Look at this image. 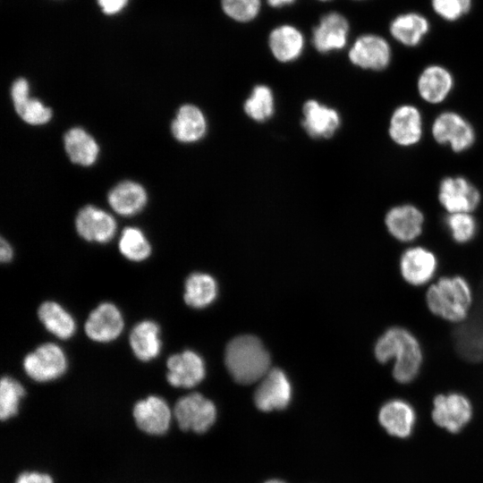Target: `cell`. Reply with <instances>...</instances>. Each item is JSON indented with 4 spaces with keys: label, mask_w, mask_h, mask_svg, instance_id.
Wrapping results in <instances>:
<instances>
[{
    "label": "cell",
    "mask_w": 483,
    "mask_h": 483,
    "mask_svg": "<svg viewBox=\"0 0 483 483\" xmlns=\"http://www.w3.org/2000/svg\"><path fill=\"white\" fill-rule=\"evenodd\" d=\"M432 135L440 144L449 145L454 152L470 148L475 140L472 126L455 112L440 114L432 124Z\"/></svg>",
    "instance_id": "6"
},
{
    "label": "cell",
    "mask_w": 483,
    "mask_h": 483,
    "mask_svg": "<svg viewBox=\"0 0 483 483\" xmlns=\"http://www.w3.org/2000/svg\"><path fill=\"white\" fill-rule=\"evenodd\" d=\"M417 86L422 99L431 104H438L450 94L453 79L445 67L429 65L420 73Z\"/></svg>",
    "instance_id": "23"
},
{
    "label": "cell",
    "mask_w": 483,
    "mask_h": 483,
    "mask_svg": "<svg viewBox=\"0 0 483 483\" xmlns=\"http://www.w3.org/2000/svg\"><path fill=\"white\" fill-rule=\"evenodd\" d=\"M292 399V386L286 375L279 369H270L254 394V402L262 411L286 408Z\"/></svg>",
    "instance_id": "10"
},
{
    "label": "cell",
    "mask_w": 483,
    "mask_h": 483,
    "mask_svg": "<svg viewBox=\"0 0 483 483\" xmlns=\"http://www.w3.org/2000/svg\"><path fill=\"white\" fill-rule=\"evenodd\" d=\"M225 361L233 379L243 385L254 383L270 370V357L261 342L252 335L233 339L225 349Z\"/></svg>",
    "instance_id": "2"
},
{
    "label": "cell",
    "mask_w": 483,
    "mask_h": 483,
    "mask_svg": "<svg viewBox=\"0 0 483 483\" xmlns=\"http://www.w3.org/2000/svg\"><path fill=\"white\" fill-rule=\"evenodd\" d=\"M302 111V125L312 138H330L340 125L338 113L316 100L307 101Z\"/></svg>",
    "instance_id": "21"
},
{
    "label": "cell",
    "mask_w": 483,
    "mask_h": 483,
    "mask_svg": "<svg viewBox=\"0 0 483 483\" xmlns=\"http://www.w3.org/2000/svg\"><path fill=\"white\" fill-rule=\"evenodd\" d=\"M25 395L22 385L10 376H3L0 383V418L7 420L18 411L21 399Z\"/></svg>",
    "instance_id": "32"
},
{
    "label": "cell",
    "mask_w": 483,
    "mask_h": 483,
    "mask_svg": "<svg viewBox=\"0 0 483 483\" xmlns=\"http://www.w3.org/2000/svg\"><path fill=\"white\" fill-rule=\"evenodd\" d=\"M378 420L390 435L407 437L411 435L415 424V411L407 402L393 399L380 408Z\"/></svg>",
    "instance_id": "20"
},
{
    "label": "cell",
    "mask_w": 483,
    "mask_h": 483,
    "mask_svg": "<svg viewBox=\"0 0 483 483\" xmlns=\"http://www.w3.org/2000/svg\"><path fill=\"white\" fill-rule=\"evenodd\" d=\"M389 135L399 146L410 147L418 143L422 136V118L417 107L402 105L397 107L390 119Z\"/></svg>",
    "instance_id": "18"
},
{
    "label": "cell",
    "mask_w": 483,
    "mask_h": 483,
    "mask_svg": "<svg viewBox=\"0 0 483 483\" xmlns=\"http://www.w3.org/2000/svg\"><path fill=\"white\" fill-rule=\"evenodd\" d=\"M428 21L422 15L409 13L397 16L390 24L391 35L407 47L419 45L428 33Z\"/></svg>",
    "instance_id": "29"
},
{
    "label": "cell",
    "mask_w": 483,
    "mask_h": 483,
    "mask_svg": "<svg viewBox=\"0 0 483 483\" xmlns=\"http://www.w3.org/2000/svg\"><path fill=\"white\" fill-rule=\"evenodd\" d=\"M132 414L138 428L154 436L166 433L172 419L168 403L157 395H149L138 401L133 406Z\"/></svg>",
    "instance_id": "11"
},
{
    "label": "cell",
    "mask_w": 483,
    "mask_h": 483,
    "mask_svg": "<svg viewBox=\"0 0 483 483\" xmlns=\"http://www.w3.org/2000/svg\"><path fill=\"white\" fill-rule=\"evenodd\" d=\"M65 151L72 162L91 165L97 158L99 148L94 138L81 128H72L64 135Z\"/></svg>",
    "instance_id": "28"
},
{
    "label": "cell",
    "mask_w": 483,
    "mask_h": 483,
    "mask_svg": "<svg viewBox=\"0 0 483 483\" xmlns=\"http://www.w3.org/2000/svg\"><path fill=\"white\" fill-rule=\"evenodd\" d=\"M445 223L452 238L458 243L470 242L477 232L476 220L469 213H451Z\"/></svg>",
    "instance_id": "34"
},
{
    "label": "cell",
    "mask_w": 483,
    "mask_h": 483,
    "mask_svg": "<svg viewBox=\"0 0 483 483\" xmlns=\"http://www.w3.org/2000/svg\"><path fill=\"white\" fill-rule=\"evenodd\" d=\"M438 199L449 213H470L480 200L478 189L464 177H446L439 185Z\"/></svg>",
    "instance_id": "9"
},
{
    "label": "cell",
    "mask_w": 483,
    "mask_h": 483,
    "mask_svg": "<svg viewBox=\"0 0 483 483\" xmlns=\"http://www.w3.org/2000/svg\"><path fill=\"white\" fill-rule=\"evenodd\" d=\"M272 7H281L293 3L295 0H267Z\"/></svg>",
    "instance_id": "40"
},
{
    "label": "cell",
    "mask_w": 483,
    "mask_h": 483,
    "mask_svg": "<svg viewBox=\"0 0 483 483\" xmlns=\"http://www.w3.org/2000/svg\"><path fill=\"white\" fill-rule=\"evenodd\" d=\"M349 33L346 18L338 13L324 15L313 29L312 44L320 53L339 50L345 47Z\"/></svg>",
    "instance_id": "16"
},
{
    "label": "cell",
    "mask_w": 483,
    "mask_h": 483,
    "mask_svg": "<svg viewBox=\"0 0 483 483\" xmlns=\"http://www.w3.org/2000/svg\"><path fill=\"white\" fill-rule=\"evenodd\" d=\"M22 367L30 378L45 383L62 377L67 369L68 360L59 345L45 343L23 358Z\"/></svg>",
    "instance_id": "4"
},
{
    "label": "cell",
    "mask_w": 483,
    "mask_h": 483,
    "mask_svg": "<svg viewBox=\"0 0 483 483\" xmlns=\"http://www.w3.org/2000/svg\"><path fill=\"white\" fill-rule=\"evenodd\" d=\"M124 321L121 310L111 302L98 304L88 316L84 324L87 336L94 342L109 343L123 332Z\"/></svg>",
    "instance_id": "8"
},
{
    "label": "cell",
    "mask_w": 483,
    "mask_h": 483,
    "mask_svg": "<svg viewBox=\"0 0 483 483\" xmlns=\"http://www.w3.org/2000/svg\"><path fill=\"white\" fill-rule=\"evenodd\" d=\"M225 13L239 22H248L258 14L261 0H221Z\"/></svg>",
    "instance_id": "35"
},
{
    "label": "cell",
    "mask_w": 483,
    "mask_h": 483,
    "mask_svg": "<svg viewBox=\"0 0 483 483\" xmlns=\"http://www.w3.org/2000/svg\"><path fill=\"white\" fill-rule=\"evenodd\" d=\"M437 260L430 250L416 246L407 249L400 258V272L410 284L420 286L428 283L436 274Z\"/></svg>",
    "instance_id": "15"
},
{
    "label": "cell",
    "mask_w": 483,
    "mask_h": 483,
    "mask_svg": "<svg viewBox=\"0 0 483 483\" xmlns=\"http://www.w3.org/2000/svg\"><path fill=\"white\" fill-rule=\"evenodd\" d=\"M118 249L124 258L134 262L143 261L151 254V245L144 233L131 226L123 229Z\"/></svg>",
    "instance_id": "31"
},
{
    "label": "cell",
    "mask_w": 483,
    "mask_h": 483,
    "mask_svg": "<svg viewBox=\"0 0 483 483\" xmlns=\"http://www.w3.org/2000/svg\"><path fill=\"white\" fill-rule=\"evenodd\" d=\"M349 59L360 68L380 71L386 68L390 63V46L385 38L377 35H362L350 49Z\"/></svg>",
    "instance_id": "13"
},
{
    "label": "cell",
    "mask_w": 483,
    "mask_h": 483,
    "mask_svg": "<svg viewBox=\"0 0 483 483\" xmlns=\"http://www.w3.org/2000/svg\"><path fill=\"white\" fill-rule=\"evenodd\" d=\"M38 317L45 328L57 338L66 340L75 334L74 318L55 301L41 303L38 309Z\"/></svg>",
    "instance_id": "27"
},
{
    "label": "cell",
    "mask_w": 483,
    "mask_h": 483,
    "mask_svg": "<svg viewBox=\"0 0 483 483\" xmlns=\"http://www.w3.org/2000/svg\"><path fill=\"white\" fill-rule=\"evenodd\" d=\"M265 483H285V482L279 479H271V480L266 481Z\"/></svg>",
    "instance_id": "41"
},
{
    "label": "cell",
    "mask_w": 483,
    "mask_h": 483,
    "mask_svg": "<svg viewBox=\"0 0 483 483\" xmlns=\"http://www.w3.org/2000/svg\"><path fill=\"white\" fill-rule=\"evenodd\" d=\"M166 368V379L174 387H194L206 375L202 358L191 350L171 355L167 359Z\"/></svg>",
    "instance_id": "12"
},
{
    "label": "cell",
    "mask_w": 483,
    "mask_h": 483,
    "mask_svg": "<svg viewBox=\"0 0 483 483\" xmlns=\"http://www.w3.org/2000/svg\"><path fill=\"white\" fill-rule=\"evenodd\" d=\"M15 483H54L50 475L38 471H25L18 476Z\"/></svg>",
    "instance_id": "37"
},
{
    "label": "cell",
    "mask_w": 483,
    "mask_h": 483,
    "mask_svg": "<svg viewBox=\"0 0 483 483\" xmlns=\"http://www.w3.org/2000/svg\"><path fill=\"white\" fill-rule=\"evenodd\" d=\"M97 2L105 14L114 15L127 5L129 0H97Z\"/></svg>",
    "instance_id": "38"
},
{
    "label": "cell",
    "mask_w": 483,
    "mask_h": 483,
    "mask_svg": "<svg viewBox=\"0 0 483 483\" xmlns=\"http://www.w3.org/2000/svg\"><path fill=\"white\" fill-rule=\"evenodd\" d=\"M385 223L394 238L408 242L421 234L424 216L415 206L404 204L392 208L386 215Z\"/></svg>",
    "instance_id": "17"
},
{
    "label": "cell",
    "mask_w": 483,
    "mask_h": 483,
    "mask_svg": "<svg viewBox=\"0 0 483 483\" xmlns=\"http://www.w3.org/2000/svg\"><path fill=\"white\" fill-rule=\"evenodd\" d=\"M11 97L17 114L27 123L41 125L50 121L52 110L38 99L30 97L29 82L24 78L13 81Z\"/></svg>",
    "instance_id": "19"
},
{
    "label": "cell",
    "mask_w": 483,
    "mask_h": 483,
    "mask_svg": "<svg viewBox=\"0 0 483 483\" xmlns=\"http://www.w3.org/2000/svg\"><path fill=\"white\" fill-rule=\"evenodd\" d=\"M217 295L216 280L204 273L190 275L184 284L183 299L187 305L202 309L211 304Z\"/></svg>",
    "instance_id": "30"
},
{
    "label": "cell",
    "mask_w": 483,
    "mask_h": 483,
    "mask_svg": "<svg viewBox=\"0 0 483 483\" xmlns=\"http://www.w3.org/2000/svg\"><path fill=\"white\" fill-rule=\"evenodd\" d=\"M426 303L434 315L449 322H461L467 318L472 303L471 289L462 276H444L429 286Z\"/></svg>",
    "instance_id": "3"
},
{
    "label": "cell",
    "mask_w": 483,
    "mask_h": 483,
    "mask_svg": "<svg viewBox=\"0 0 483 483\" xmlns=\"http://www.w3.org/2000/svg\"><path fill=\"white\" fill-rule=\"evenodd\" d=\"M174 415L182 430L201 434L215 423L216 408L213 402L201 394L191 393L176 402Z\"/></svg>",
    "instance_id": "5"
},
{
    "label": "cell",
    "mask_w": 483,
    "mask_h": 483,
    "mask_svg": "<svg viewBox=\"0 0 483 483\" xmlns=\"http://www.w3.org/2000/svg\"><path fill=\"white\" fill-rule=\"evenodd\" d=\"M145 189L139 183L124 181L114 186L108 193L111 208L119 215L133 216L143 209L147 203Z\"/></svg>",
    "instance_id": "24"
},
{
    "label": "cell",
    "mask_w": 483,
    "mask_h": 483,
    "mask_svg": "<svg viewBox=\"0 0 483 483\" xmlns=\"http://www.w3.org/2000/svg\"><path fill=\"white\" fill-rule=\"evenodd\" d=\"M246 114L255 121L264 122L274 112V97L271 89L265 85L256 86L244 103Z\"/></svg>",
    "instance_id": "33"
},
{
    "label": "cell",
    "mask_w": 483,
    "mask_h": 483,
    "mask_svg": "<svg viewBox=\"0 0 483 483\" xmlns=\"http://www.w3.org/2000/svg\"><path fill=\"white\" fill-rule=\"evenodd\" d=\"M268 45L272 54L278 61L290 62L301 55L304 47V38L298 29L284 24L271 31Z\"/></svg>",
    "instance_id": "26"
},
{
    "label": "cell",
    "mask_w": 483,
    "mask_h": 483,
    "mask_svg": "<svg viewBox=\"0 0 483 483\" xmlns=\"http://www.w3.org/2000/svg\"><path fill=\"white\" fill-rule=\"evenodd\" d=\"M160 327L153 320L137 323L131 329L129 343L135 357L141 361L156 359L162 349Z\"/></svg>",
    "instance_id": "22"
},
{
    "label": "cell",
    "mask_w": 483,
    "mask_h": 483,
    "mask_svg": "<svg viewBox=\"0 0 483 483\" xmlns=\"http://www.w3.org/2000/svg\"><path fill=\"white\" fill-rule=\"evenodd\" d=\"M75 228L78 234L88 242L106 243L114 236L116 222L106 211L88 205L78 212Z\"/></svg>",
    "instance_id": "14"
},
{
    "label": "cell",
    "mask_w": 483,
    "mask_h": 483,
    "mask_svg": "<svg viewBox=\"0 0 483 483\" xmlns=\"http://www.w3.org/2000/svg\"><path fill=\"white\" fill-rule=\"evenodd\" d=\"M471 415V403L461 394H439L433 401V420L452 433L459 432L470 421Z\"/></svg>",
    "instance_id": "7"
},
{
    "label": "cell",
    "mask_w": 483,
    "mask_h": 483,
    "mask_svg": "<svg viewBox=\"0 0 483 483\" xmlns=\"http://www.w3.org/2000/svg\"><path fill=\"white\" fill-rule=\"evenodd\" d=\"M13 250L10 243L4 238L0 241V259L3 263H7L12 260Z\"/></svg>",
    "instance_id": "39"
},
{
    "label": "cell",
    "mask_w": 483,
    "mask_h": 483,
    "mask_svg": "<svg viewBox=\"0 0 483 483\" xmlns=\"http://www.w3.org/2000/svg\"><path fill=\"white\" fill-rule=\"evenodd\" d=\"M171 129L177 140L191 143L205 135L207 122L199 108L193 105H184L178 110Z\"/></svg>",
    "instance_id": "25"
},
{
    "label": "cell",
    "mask_w": 483,
    "mask_h": 483,
    "mask_svg": "<svg viewBox=\"0 0 483 483\" xmlns=\"http://www.w3.org/2000/svg\"><path fill=\"white\" fill-rule=\"evenodd\" d=\"M434 11L443 19L455 21L467 13L471 0H431Z\"/></svg>",
    "instance_id": "36"
},
{
    "label": "cell",
    "mask_w": 483,
    "mask_h": 483,
    "mask_svg": "<svg viewBox=\"0 0 483 483\" xmlns=\"http://www.w3.org/2000/svg\"><path fill=\"white\" fill-rule=\"evenodd\" d=\"M377 360L387 363L394 359L393 376L402 384L412 381L422 364V351L416 337L399 326L387 329L377 341L374 348Z\"/></svg>",
    "instance_id": "1"
},
{
    "label": "cell",
    "mask_w": 483,
    "mask_h": 483,
    "mask_svg": "<svg viewBox=\"0 0 483 483\" xmlns=\"http://www.w3.org/2000/svg\"><path fill=\"white\" fill-rule=\"evenodd\" d=\"M320 1H328V0H320Z\"/></svg>",
    "instance_id": "42"
}]
</instances>
